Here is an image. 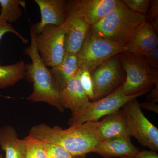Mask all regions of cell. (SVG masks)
Instances as JSON below:
<instances>
[{"instance_id": "obj_10", "label": "cell", "mask_w": 158, "mask_h": 158, "mask_svg": "<svg viewBox=\"0 0 158 158\" xmlns=\"http://www.w3.org/2000/svg\"><path fill=\"white\" fill-rule=\"evenodd\" d=\"M64 24L65 52L77 54L81 48L90 26L72 1L68 2L67 17Z\"/></svg>"}, {"instance_id": "obj_27", "label": "cell", "mask_w": 158, "mask_h": 158, "mask_svg": "<svg viewBox=\"0 0 158 158\" xmlns=\"http://www.w3.org/2000/svg\"><path fill=\"white\" fill-rule=\"evenodd\" d=\"M142 56L150 67L154 69H158V47Z\"/></svg>"}, {"instance_id": "obj_22", "label": "cell", "mask_w": 158, "mask_h": 158, "mask_svg": "<svg viewBox=\"0 0 158 158\" xmlns=\"http://www.w3.org/2000/svg\"><path fill=\"white\" fill-rule=\"evenodd\" d=\"M77 74L78 77L82 88L89 100L94 101L95 97L93 90V85L90 72L86 69H78Z\"/></svg>"}, {"instance_id": "obj_18", "label": "cell", "mask_w": 158, "mask_h": 158, "mask_svg": "<svg viewBox=\"0 0 158 158\" xmlns=\"http://www.w3.org/2000/svg\"><path fill=\"white\" fill-rule=\"evenodd\" d=\"M50 72L59 90L64 88L71 79L76 75L78 71L77 54L65 52L62 62L52 67Z\"/></svg>"}, {"instance_id": "obj_7", "label": "cell", "mask_w": 158, "mask_h": 158, "mask_svg": "<svg viewBox=\"0 0 158 158\" xmlns=\"http://www.w3.org/2000/svg\"><path fill=\"white\" fill-rule=\"evenodd\" d=\"M126 121L128 135L134 137L144 147L158 151V129L144 115L137 98L121 108Z\"/></svg>"}, {"instance_id": "obj_24", "label": "cell", "mask_w": 158, "mask_h": 158, "mask_svg": "<svg viewBox=\"0 0 158 158\" xmlns=\"http://www.w3.org/2000/svg\"><path fill=\"white\" fill-rule=\"evenodd\" d=\"M44 142V141H43ZM47 158H73V156L63 148L44 142Z\"/></svg>"}, {"instance_id": "obj_2", "label": "cell", "mask_w": 158, "mask_h": 158, "mask_svg": "<svg viewBox=\"0 0 158 158\" xmlns=\"http://www.w3.org/2000/svg\"><path fill=\"white\" fill-rule=\"evenodd\" d=\"M30 34L31 44L25 49L24 53L30 57L32 62L26 64L24 78L33 83V90L27 99L33 102H44L62 113L65 109L59 100L60 90L40 56L35 42V35L31 30Z\"/></svg>"}, {"instance_id": "obj_29", "label": "cell", "mask_w": 158, "mask_h": 158, "mask_svg": "<svg viewBox=\"0 0 158 158\" xmlns=\"http://www.w3.org/2000/svg\"><path fill=\"white\" fill-rule=\"evenodd\" d=\"M155 85V88L151 90L149 94L147 96V102L157 103L158 102V83Z\"/></svg>"}, {"instance_id": "obj_23", "label": "cell", "mask_w": 158, "mask_h": 158, "mask_svg": "<svg viewBox=\"0 0 158 158\" xmlns=\"http://www.w3.org/2000/svg\"><path fill=\"white\" fill-rule=\"evenodd\" d=\"M131 10L135 13L146 16L150 6V0H122Z\"/></svg>"}, {"instance_id": "obj_5", "label": "cell", "mask_w": 158, "mask_h": 158, "mask_svg": "<svg viewBox=\"0 0 158 158\" xmlns=\"http://www.w3.org/2000/svg\"><path fill=\"white\" fill-rule=\"evenodd\" d=\"M126 45L105 39L90 27L77 53L78 69L89 72L113 56L126 52Z\"/></svg>"}, {"instance_id": "obj_3", "label": "cell", "mask_w": 158, "mask_h": 158, "mask_svg": "<svg viewBox=\"0 0 158 158\" xmlns=\"http://www.w3.org/2000/svg\"><path fill=\"white\" fill-rule=\"evenodd\" d=\"M145 20V15L131 11L119 0L113 11L90 27L105 39L126 45Z\"/></svg>"}, {"instance_id": "obj_11", "label": "cell", "mask_w": 158, "mask_h": 158, "mask_svg": "<svg viewBox=\"0 0 158 158\" xmlns=\"http://www.w3.org/2000/svg\"><path fill=\"white\" fill-rule=\"evenodd\" d=\"M41 14L40 22L31 26L35 35L47 25L60 27L65 23L67 17L68 2L64 0H35Z\"/></svg>"}, {"instance_id": "obj_13", "label": "cell", "mask_w": 158, "mask_h": 158, "mask_svg": "<svg viewBox=\"0 0 158 158\" xmlns=\"http://www.w3.org/2000/svg\"><path fill=\"white\" fill-rule=\"evenodd\" d=\"M158 37L150 24L146 20L137 29L126 44V52L143 56L158 47Z\"/></svg>"}, {"instance_id": "obj_30", "label": "cell", "mask_w": 158, "mask_h": 158, "mask_svg": "<svg viewBox=\"0 0 158 158\" xmlns=\"http://www.w3.org/2000/svg\"><path fill=\"white\" fill-rule=\"evenodd\" d=\"M141 108L143 109L150 110L154 113H158V105L157 103L152 102H145L142 104H140Z\"/></svg>"}, {"instance_id": "obj_26", "label": "cell", "mask_w": 158, "mask_h": 158, "mask_svg": "<svg viewBox=\"0 0 158 158\" xmlns=\"http://www.w3.org/2000/svg\"><path fill=\"white\" fill-rule=\"evenodd\" d=\"M8 33H11L15 34L16 36L19 37L20 39L24 44H27L28 42V40L23 37L11 24L0 19V40L2 39L4 35ZM1 61L0 60V65H1Z\"/></svg>"}, {"instance_id": "obj_33", "label": "cell", "mask_w": 158, "mask_h": 158, "mask_svg": "<svg viewBox=\"0 0 158 158\" xmlns=\"http://www.w3.org/2000/svg\"><path fill=\"white\" fill-rule=\"evenodd\" d=\"M0 158H3V156L0 154Z\"/></svg>"}, {"instance_id": "obj_6", "label": "cell", "mask_w": 158, "mask_h": 158, "mask_svg": "<svg viewBox=\"0 0 158 158\" xmlns=\"http://www.w3.org/2000/svg\"><path fill=\"white\" fill-rule=\"evenodd\" d=\"M149 90H145L131 95L123 93L122 86L107 96L95 101L88 102L76 113L72 115L68 121L69 127L76 126L89 122H96L102 117L118 111L127 102L142 96Z\"/></svg>"}, {"instance_id": "obj_12", "label": "cell", "mask_w": 158, "mask_h": 158, "mask_svg": "<svg viewBox=\"0 0 158 158\" xmlns=\"http://www.w3.org/2000/svg\"><path fill=\"white\" fill-rule=\"evenodd\" d=\"M119 0H75L72 2L90 27L96 24L111 12Z\"/></svg>"}, {"instance_id": "obj_32", "label": "cell", "mask_w": 158, "mask_h": 158, "mask_svg": "<svg viewBox=\"0 0 158 158\" xmlns=\"http://www.w3.org/2000/svg\"><path fill=\"white\" fill-rule=\"evenodd\" d=\"M121 158H133L132 157L130 156H124L123 157H122Z\"/></svg>"}, {"instance_id": "obj_15", "label": "cell", "mask_w": 158, "mask_h": 158, "mask_svg": "<svg viewBox=\"0 0 158 158\" xmlns=\"http://www.w3.org/2000/svg\"><path fill=\"white\" fill-rule=\"evenodd\" d=\"M59 96L61 105L64 109H69L71 111V115L76 113L90 101L77 74L59 90Z\"/></svg>"}, {"instance_id": "obj_19", "label": "cell", "mask_w": 158, "mask_h": 158, "mask_svg": "<svg viewBox=\"0 0 158 158\" xmlns=\"http://www.w3.org/2000/svg\"><path fill=\"white\" fill-rule=\"evenodd\" d=\"M26 64L23 61L13 65H0V88L5 89L15 85L25 77Z\"/></svg>"}, {"instance_id": "obj_8", "label": "cell", "mask_w": 158, "mask_h": 158, "mask_svg": "<svg viewBox=\"0 0 158 158\" xmlns=\"http://www.w3.org/2000/svg\"><path fill=\"white\" fill-rule=\"evenodd\" d=\"M90 73L95 97L94 101L107 96L122 86L126 77L117 55L100 64Z\"/></svg>"}, {"instance_id": "obj_31", "label": "cell", "mask_w": 158, "mask_h": 158, "mask_svg": "<svg viewBox=\"0 0 158 158\" xmlns=\"http://www.w3.org/2000/svg\"><path fill=\"white\" fill-rule=\"evenodd\" d=\"M73 158H87L86 155L74 156Z\"/></svg>"}, {"instance_id": "obj_1", "label": "cell", "mask_w": 158, "mask_h": 158, "mask_svg": "<svg viewBox=\"0 0 158 158\" xmlns=\"http://www.w3.org/2000/svg\"><path fill=\"white\" fill-rule=\"evenodd\" d=\"M98 121L86 122L65 129L41 123L32 127L29 135L63 148L73 156L86 155L93 152L100 141L97 130Z\"/></svg>"}, {"instance_id": "obj_21", "label": "cell", "mask_w": 158, "mask_h": 158, "mask_svg": "<svg viewBox=\"0 0 158 158\" xmlns=\"http://www.w3.org/2000/svg\"><path fill=\"white\" fill-rule=\"evenodd\" d=\"M23 140L26 145L25 158H47L43 141L29 135Z\"/></svg>"}, {"instance_id": "obj_25", "label": "cell", "mask_w": 158, "mask_h": 158, "mask_svg": "<svg viewBox=\"0 0 158 158\" xmlns=\"http://www.w3.org/2000/svg\"><path fill=\"white\" fill-rule=\"evenodd\" d=\"M146 21L150 24L156 34H158V1H151L150 6L146 16Z\"/></svg>"}, {"instance_id": "obj_14", "label": "cell", "mask_w": 158, "mask_h": 158, "mask_svg": "<svg viewBox=\"0 0 158 158\" xmlns=\"http://www.w3.org/2000/svg\"><path fill=\"white\" fill-rule=\"evenodd\" d=\"M140 149L134 145L130 137L112 138L100 141L93 151L104 158L133 157Z\"/></svg>"}, {"instance_id": "obj_4", "label": "cell", "mask_w": 158, "mask_h": 158, "mask_svg": "<svg viewBox=\"0 0 158 158\" xmlns=\"http://www.w3.org/2000/svg\"><path fill=\"white\" fill-rule=\"evenodd\" d=\"M117 55L126 75L122 86L125 95L150 90L158 83V69L150 67L142 56L126 52Z\"/></svg>"}, {"instance_id": "obj_9", "label": "cell", "mask_w": 158, "mask_h": 158, "mask_svg": "<svg viewBox=\"0 0 158 158\" xmlns=\"http://www.w3.org/2000/svg\"><path fill=\"white\" fill-rule=\"evenodd\" d=\"M65 35L64 23L60 27L47 25L35 35L37 50L47 66L52 68L62 62L65 53Z\"/></svg>"}, {"instance_id": "obj_28", "label": "cell", "mask_w": 158, "mask_h": 158, "mask_svg": "<svg viewBox=\"0 0 158 158\" xmlns=\"http://www.w3.org/2000/svg\"><path fill=\"white\" fill-rule=\"evenodd\" d=\"M133 158H158L156 152L152 150H140L133 157Z\"/></svg>"}, {"instance_id": "obj_16", "label": "cell", "mask_w": 158, "mask_h": 158, "mask_svg": "<svg viewBox=\"0 0 158 158\" xmlns=\"http://www.w3.org/2000/svg\"><path fill=\"white\" fill-rule=\"evenodd\" d=\"M97 130L100 141L129 137L128 135L125 117L122 109L105 116L102 120L98 121Z\"/></svg>"}, {"instance_id": "obj_20", "label": "cell", "mask_w": 158, "mask_h": 158, "mask_svg": "<svg viewBox=\"0 0 158 158\" xmlns=\"http://www.w3.org/2000/svg\"><path fill=\"white\" fill-rule=\"evenodd\" d=\"M22 6L25 8L26 2L23 0H0V19L11 24L22 16Z\"/></svg>"}, {"instance_id": "obj_17", "label": "cell", "mask_w": 158, "mask_h": 158, "mask_svg": "<svg viewBox=\"0 0 158 158\" xmlns=\"http://www.w3.org/2000/svg\"><path fill=\"white\" fill-rule=\"evenodd\" d=\"M0 147L5 152L6 158H25V141L18 138L15 129L11 126L0 127Z\"/></svg>"}]
</instances>
